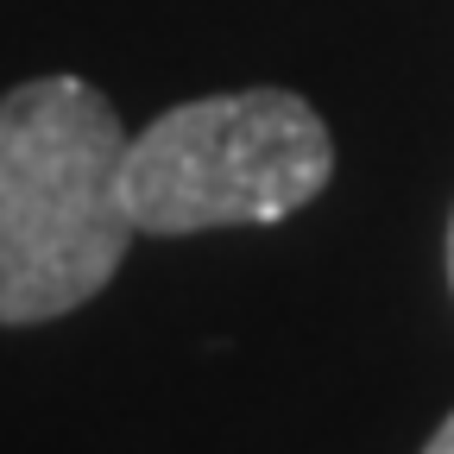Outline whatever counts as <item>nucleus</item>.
I'll return each mask as SVG.
<instances>
[{
    "mask_svg": "<svg viewBox=\"0 0 454 454\" xmlns=\"http://www.w3.org/2000/svg\"><path fill=\"white\" fill-rule=\"evenodd\" d=\"M127 127L76 76L0 101V322H51L107 291L133 247L121 190Z\"/></svg>",
    "mask_w": 454,
    "mask_h": 454,
    "instance_id": "1",
    "label": "nucleus"
},
{
    "mask_svg": "<svg viewBox=\"0 0 454 454\" xmlns=\"http://www.w3.org/2000/svg\"><path fill=\"white\" fill-rule=\"evenodd\" d=\"M334 177L322 114L291 89H234L158 114L127 139L121 190L139 234H208V227L284 221Z\"/></svg>",
    "mask_w": 454,
    "mask_h": 454,
    "instance_id": "2",
    "label": "nucleus"
},
{
    "mask_svg": "<svg viewBox=\"0 0 454 454\" xmlns=\"http://www.w3.org/2000/svg\"><path fill=\"white\" fill-rule=\"evenodd\" d=\"M423 454H454V411H448V423L429 435V448H423Z\"/></svg>",
    "mask_w": 454,
    "mask_h": 454,
    "instance_id": "3",
    "label": "nucleus"
},
{
    "mask_svg": "<svg viewBox=\"0 0 454 454\" xmlns=\"http://www.w3.org/2000/svg\"><path fill=\"white\" fill-rule=\"evenodd\" d=\"M448 284H454V221H448Z\"/></svg>",
    "mask_w": 454,
    "mask_h": 454,
    "instance_id": "4",
    "label": "nucleus"
}]
</instances>
